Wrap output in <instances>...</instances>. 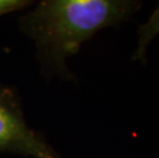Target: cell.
<instances>
[{
	"label": "cell",
	"instance_id": "3957f363",
	"mask_svg": "<svg viewBox=\"0 0 159 158\" xmlns=\"http://www.w3.org/2000/svg\"><path fill=\"white\" fill-rule=\"evenodd\" d=\"M138 33L139 41L137 49L133 56V60L146 63V52L148 45L150 44L152 39L159 34V5L153 11L148 21L139 28Z\"/></svg>",
	"mask_w": 159,
	"mask_h": 158
},
{
	"label": "cell",
	"instance_id": "277c9868",
	"mask_svg": "<svg viewBox=\"0 0 159 158\" xmlns=\"http://www.w3.org/2000/svg\"><path fill=\"white\" fill-rule=\"evenodd\" d=\"M29 0H0V16L13 11H22L32 4Z\"/></svg>",
	"mask_w": 159,
	"mask_h": 158
},
{
	"label": "cell",
	"instance_id": "6da1fadb",
	"mask_svg": "<svg viewBox=\"0 0 159 158\" xmlns=\"http://www.w3.org/2000/svg\"><path fill=\"white\" fill-rule=\"evenodd\" d=\"M141 7L134 0H44L20 24L34 40L47 72L72 77L67 59L101 29L127 21Z\"/></svg>",
	"mask_w": 159,
	"mask_h": 158
},
{
	"label": "cell",
	"instance_id": "7a4b0ae2",
	"mask_svg": "<svg viewBox=\"0 0 159 158\" xmlns=\"http://www.w3.org/2000/svg\"><path fill=\"white\" fill-rule=\"evenodd\" d=\"M0 153L61 158L38 132L27 124L18 93L0 85Z\"/></svg>",
	"mask_w": 159,
	"mask_h": 158
}]
</instances>
